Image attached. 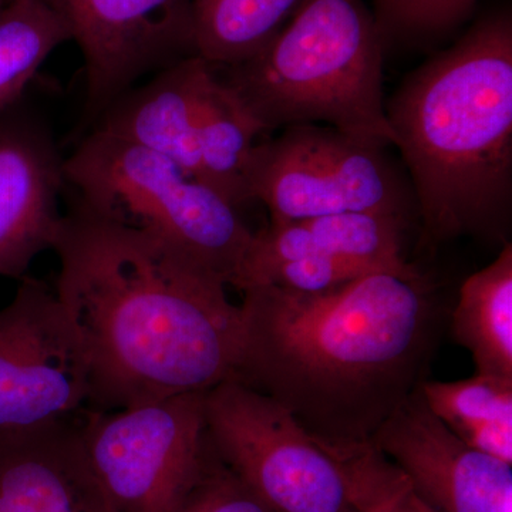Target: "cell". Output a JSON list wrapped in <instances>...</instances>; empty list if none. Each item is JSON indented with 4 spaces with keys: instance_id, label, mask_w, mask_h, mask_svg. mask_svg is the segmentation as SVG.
<instances>
[{
    "instance_id": "6da1fadb",
    "label": "cell",
    "mask_w": 512,
    "mask_h": 512,
    "mask_svg": "<svg viewBox=\"0 0 512 512\" xmlns=\"http://www.w3.org/2000/svg\"><path fill=\"white\" fill-rule=\"evenodd\" d=\"M55 291L89 366L90 410L204 393L234 379L241 306L187 256L74 202L53 245Z\"/></svg>"
},
{
    "instance_id": "7a4b0ae2",
    "label": "cell",
    "mask_w": 512,
    "mask_h": 512,
    "mask_svg": "<svg viewBox=\"0 0 512 512\" xmlns=\"http://www.w3.org/2000/svg\"><path fill=\"white\" fill-rule=\"evenodd\" d=\"M234 379L284 404L316 443L372 441L426 377L440 306L423 274L379 272L338 291L244 289Z\"/></svg>"
},
{
    "instance_id": "3957f363",
    "label": "cell",
    "mask_w": 512,
    "mask_h": 512,
    "mask_svg": "<svg viewBox=\"0 0 512 512\" xmlns=\"http://www.w3.org/2000/svg\"><path fill=\"white\" fill-rule=\"evenodd\" d=\"M386 116L410 177L421 247L507 244L512 210V20H480L403 80Z\"/></svg>"
},
{
    "instance_id": "277c9868",
    "label": "cell",
    "mask_w": 512,
    "mask_h": 512,
    "mask_svg": "<svg viewBox=\"0 0 512 512\" xmlns=\"http://www.w3.org/2000/svg\"><path fill=\"white\" fill-rule=\"evenodd\" d=\"M383 45L363 0H305L261 52L215 69L262 134L326 123L369 146L394 147Z\"/></svg>"
},
{
    "instance_id": "5b68a950",
    "label": "cell",
    "mask_w": 512,
    "mask_h": 512,
    "mask_svg": "<svg viewBox=\"0 0 512 512\" xmlns=\"http://www.w3.org/2000/svg\"><path fill=\"white\" fill-rule=\"evenodd\" d=\"M64 174L87 210L153 235L225 286L241 285L255 232L237 207L170 158L92 130Z\"/></svg>"
},
{
    "instance_id": "8992f818",
    "label": "cell",
    "mask_w": 512,
    "mask_h": 512,
    "mask_svg": "<svg viewBox=\"0 0 512 512\" xmlns=\"http://www.w3.org/2000/svg\"><path fill=\"white\" fill-rule=\"evenodd\" d=\"M205 393L127 409H86L79 436L94 478L116 512H175L211 453Z\"/></svg>"
},
{
    "instance_id": "52a82bcc",
    "label": "cell",
    "mask_w": 512,
    "mask_h": 512,
    "mask_svg": "<svg viewBox=\"0 0 512 512\" xmlns=\"http://www.w3.org/2000/svg\"><path fill=\"white\" fill-rule=\"evenodd\" d=\"M212 450L274 512H342L349 503L335 458L268 394L225 380L204 397Z\"/></svg>"
},
{
    "instance_id": "ba28073f",
    "label": "cell",
    "mask_w": 512,
    "mask_h": 512,
    "mask_svg": "<svg viewBox=\"0 0 512 512\" xmlns=\"http://www.w3.org/2000/svg\"><path fill=\"white\" fill-rule=\"evenodd\" d=\"M249 201L264 202L272 224L348 211L407 215L410 197L384 148L332 127L298 124L256 143L247 168Z\"/></svg>"
},
{
    "instance_id": "9c48e42d",
    "label": "cell",
    "mask_w": 512,
    "mask_h": 512,
    "mask_svg": "<svg viewBox=\"0 0 512 512\" xmlns=\"http://www.w3.org/2000/svg\"><path fill=\"white\" fill-rule=\"evenodd\" d=\"M86 355L55 288L26 275L0 309V439L79 419L89 406Z\"/></svg>"
},
{
    "instance_id": "30bf717a",
    "label": "cell",
    "mask_w": 512,
    "mask_h": 512,
    "mask_svg": "<svg viewBox=\"0 0 512 512\" xmlns=\"http://www.w3.org/2000/svg\"><path fill=\"white\" fill-rule=\"evenodd\" d=\"M79 46L87 121L147 74L197 56L192 0H42Z\"/></svg>"
},
{
    "instance_id": "8fae6325",
    "label": "cell",
    "mask_w": 512,
    "mask_h": 512,
    "mask_svg": "<svg viewBox=\"0 0 512 512\" xmlns=\"http://www.w3.org/2000/svg\"><path fill=\"white\" fill-rule=\"evenodd\" d=\"M370 443L434 511L512 512V464L458 439L431 413L419 387Z\"/></svg>"
},
{
    "instance_id": "7c38bea8",
    "label": "cell",
    "mask_w": 512,
    "mask_h": 512,
    "mask_svg": "<svg viewBox=\"0 0 512 512\" xmlns=\"http://www.w3.org/2000/svg\"><path fill=\"white\" fill-rule=\"evenodd\" d=\"M66 158L49 124L22 107L0 111V276L20 279L53 249L63 215Z\"/></svg>"
},
{
    "instance_id": "4fadbf2b",
    "label": "cell",
    "mask_w": 512,
    "mask_h": 512,
    "mask_svg": "<svg viewBox=\"0 0 512 512\" xmlns=\"http://www.w3.org/2000/svg\"><path fill=\"white\" fill-rule=\"evenodd\" d=\"M0 512H116L84 456L79 419L0 439Z\"/></svg>"
},
{
    "instance_id": "5bb4252c",
    "label": "cell",
    "mask_w": 512,
    "mask_h": 512,
    "mask_svg": "<svg viewBox=\"0 0 512 512\" xmlns=\"http://www.w3.org/2000/svg\"><path fill=\"white\" fill-rule=\"evenodd\" d=\"M212 74L200 56L171 64L110 104L93 130L163 154L200 181L195 131Z\"/></svg>"
},
{
    "instance_id": "9a60e30c",
    "label": "cell",
    "mask_w": 512,
    "mask_h": 512,
    "mask_svg": "<svg viewBox=\"0 0 512 512\" xmlns=\"http://www.w3.org/2000/svg\"><path fill=\"white\" fill-rule=\"evenodd\" d=\"M451 329L473 356L477 373L512 379L511 242L461 286Z\"/></svg>"
},
{
    "instance_id": "2e32d148",
    "label": "cell",
    "mask_w": 512,
    "mask_h": 512,
    "mask_svg": "<svg viewBox=\"0 0 512 512\" xmlns=\"http://www.w3.org/2000/svg\"><path fill=\"white\" fill-rule=\"evenodd\" d=\"M431 413L467 446L512 464V379L477 373L419 386Z\"/></svg>"
},
{
    "instance_id": "e0dca14e",
    "label": "cell",
    "mask_w": 512,
    "mask_h": 512,
    "mask_svg": "<svg viewBox=\"0 0 512 512\" xmlns=\"http://www.w3.org/2000/svg\"><path fill=\"white\" fill-rule=\"evenodd\" d=\"M261 130L218 77L214 66L198 114L197 144L200 181L234 207L249 201L247 168Z\"/></svg>"
},
{
    "instance_id": "ac0fdd59",
    "label": "cell",
    "mask_w": 512,
    "mask_h": 512,
    "mask_svg": "<svg viewBox=\"0 0 512 512\" xmlns=\"http://www.w3.org/2000/svg\"><path fill=\"white\" fill-rule=\"evenodd\" d=\"M305 0H192L197 56L215 67L255 56Z\"/></svg>"
},
{
    "instance_id": "d6986e66",
    "label": "cell",
    "mask_w": 512,
    "mask_h": 512,
    "mask_svg": "<svg viewBox=\"0 0 512 512\" xmlns=\"http://www.w3.org/2000/svg\"><path fill=\"white\" fill-rule=\"evenodd\" d=\"M406 217L384 211H348L296 221L302 258L339 256L379 272L419 275V269L406 259Z\"/></svg>"
},
{
    "instance_id": "ffe728a7",
    "label": "cell",
    "mask_w": 512,
    "mask_h": 512,
    "mask_svg": "<svg viewBox=\"0 0 512 512\" xmlns=\"http://www.w3.org/2000/svg\"><path fill=\"white\" fill-rule=\"evenodd\" d=\"M66 42L69 29L42 0H6L0 9V111L23 99L42 64Z\"/></svg>"
},
{
    "instance_id": "44dd1931",
    "label": "cell",
    "mask_w": 512,
    "mask_h": 512,
    "mask_svg": "<svg viewBox=\"0 0 512 512\" xmlns=\"http://www.w3.org/2000/svg\"><path fill=\"white\" fill-rule=\"evenodd\" d=\"M345 477L349 503L359 512H437L414 493L406 476L372 443L326 447Z\"/></svg>"
},
{
    "instance_id": "7402d4cb",
    "label": "cell",
    "mask_w": 512,
    "mask_h": 512,
    "mask_svg": "<svg viewBox=\"0 0 512 512\" xmlns=\"http://www.w3.org/2000/svg\"><path fill=\"white\" fill-rule=\"evenodd\" d=\"M380 35L424 39L456 28L477 0H373Z\"/></svg>"
},
{
    "instance_id": "603a6c76",
    "label": "cell",
    "mask_w": 512,
    "mask_h": 512,
    "mask_svg": "<svg viewBox=\"0 0 512 512\" xmlns=\"http://www.w3.org/2000/svg\"><path fill=\"white\" fill-rule=\"evenodd\" d=\"M372 274L379 271L339 256L315 255L272 266L249 286L272 285L303 295H322Z\"/></svg>"
},
{
    "instance_id": "cb8c5ba5",
    "label": "cell",
    "mask_w": 512,
    "mask_h": 512,
    "mask_svg": "<svg viewBox=\"0 0 512 512\" xmlns=\"http://www.w3.org/2000/svg\"><path fill=\"white\" fill-rule=\"evenodd\" d=\"M175 512L274 511L264 501L259 500L231 468L222 463L211 447L201 476Z\"/></svg>"
},
{
    "instance_id": "d4e9b609",
    "label": "cell",
    "mask_w": 512,
    "mask_h": 512,
    "mask_svg": "<svg viewBox=\"0 0 512 512\" xmlns=\"http://www.w3.org/2000/svg\"><path fill=\"white\" fill-rule=\"evenodd\" d=\"M342 512H359V511H356L355 508L350 507V508H348V510H345V511H342Z\"/></svg>"
},
{
    "instance_id": "484cf974",
    "label": "cell",
    "mask_w": 512,
    "mask_h": 512,
    "mask_svg": "<svg viewBox=\"0 0 512 512\" xmlns=\"http://www.w3.org/2000/svg\"><path fill=\"white\" fill-rule=\"evenodd\" d=\"M6 3V0H0V9L3 8V5H5Z\"/></svg>"
}]
</instances>
